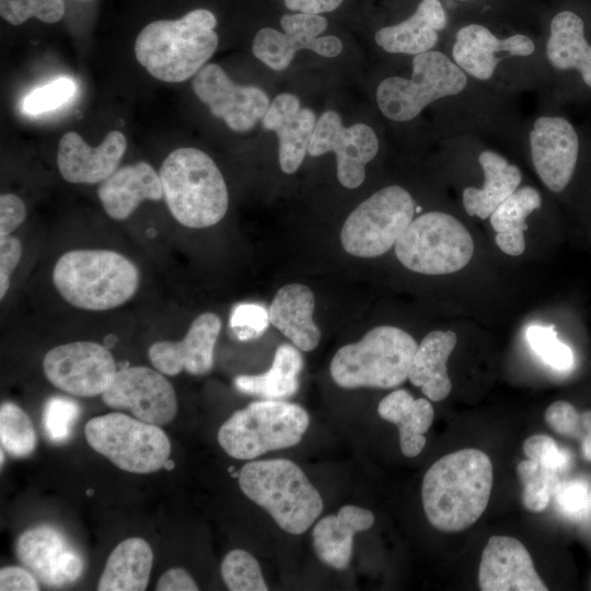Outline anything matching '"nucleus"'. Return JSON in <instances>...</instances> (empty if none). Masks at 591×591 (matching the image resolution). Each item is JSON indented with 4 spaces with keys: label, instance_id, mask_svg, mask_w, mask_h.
<instances>
[{
    "label": "nucleus",
    "instance_id": "nucleus-3",
    "mask_svg": "<svg viewBox=\"0 0 591 591\" xmlns=\"http://www.w3.org/2000/svg\"><path fill=\"white\" fill-rule=\"evenodd\" d=\"M159 174L167 209L184 227L208 228L225 216L229 194L224 178L204 151L175 149L162 162Z\"/></svg>",
    "mask_w": 591,
    "mask_h": 591
},
{
    "label": "nucleus",
    "instance_id": "nucleus-32",
    "mask_svg": "<svg viewBox=\"0 0 591 591\" xmlns=\"http://www.w3.org/2000/svg\"><path fill=\"white\" fill-rule=\"evenodd\" d=\"M153 552L147 541L129 537L109 554L97 583L100 591H142L147 589Z\"/></svg>",
    "mask_w": 591,
    "mask_h": 591
},
{
    "label": "nucleus",
    "instance_id": "nucleus-26",
    "mask_svg": "<svg viewBox=\"0 0 591 591\" xmlns=\"http://www.w3.org/2000/svg\"><path fill=\"white\" fill-rule=\"evenodd\" d=\"M447 22L439 0H421L408 19L380 28L374 40L387 53L416 56L432 50L438 43V32L445 28Z\"/></svg>",
    "mask_w": 591,
    "mask_h": 591
},
{
    "label": "nucleus",
    "instance_id": "nucleus-41",
    "mask_svg": "<svg viewBox=\"0 0 591 591\" xmlns=\"http://www.w3.org/2000/svg\"><path fill=\"white\" fill-rule=\"evenodd\" d=\"M79 413V405L71 398L63 396L48 398L43 413V424L47 437L55 442L68 439Z\"/></svg>",
    "mask_w": 591,
    "mask_h": 591
},
{
    "label": "nucleus",
    "instance_id": "nucleus-25",
    "mask_svg": "<svg viewBox=\"0 0 591 591\" xmlns=\"http://www.w3.org/2000/svg\"><path fill=\"white\" fill-rule=\"evenodd\" d=\"M373 513L364 508L347 505L337 514L322 518L313 528V547L318 559L338 570L348 567L358 532L370 529Z\"/></svg>",
    "mask_w": 591,
    "mask_h": 591
},
{
    "label": "nucleus",
    "instance_id": "nucleus-49",
    "mask_svg": "<svg viewBox=\"0 0 591 591\" xmlns=\"http://www.w3.org/2000/svg\"><path fill=\"white\" fill-rule=\"evenodd\" d=\"M198 586L192 576L179 567L165 571L158 580L155 590L158 591H196Z\"/></svg>",
    "mask_w": 591,
    "mask_h": 591
},
{
    "label": "nucleus",
    "instance_id": "nucleus-18",
    "mask_svg": "<svg viewBox=\"0 0 591 591\" xmlns=\"http://www.w3.org/2000/svg\"><path fill=\"white\" fill-rule=\"evenodd\" d=\"M534 169L544 185L559 193L569 184L578 160L579 139L572 125L559 116H541L529 136Z\"/></svg>",
    "mask_w": 591,
    "mask_h": 591
},
{
    "label": "nucleus",
    "instance_id": "nucleus-30",
    "mask_svg": "<svg viewBox=\"0 0 591 591\" xmlns=\"http://www.w3.org/2000/svg\"><path fill=\"white\" fill-rule=\"evenodd\" d=\"M381 418L397 426L402 453L417 456L426 445L425 433L429 430L434 410L426 398L415 399L406 390H395L379 403Z\"/></svg>",
    "mask_w": 591,
    "mask_h": 591
},
{
    "label": "nucleus",
    "instance_id": "nucleus-40",
    "mask_svg": "<svg viewBox=\"0 0 591 591\" xmlns=\"http://www.w3.org/2000/svg\"><path fill=\"white\" fill-rule=\"evenodd\" d=\"M526 339L533 351L554 369L566 370L572 366V351L557 338L554 326L532 325L526 329Z\"/></svg>",
    "mask_w": 591,
    "mask_h": 591
},
{
    "label": "nucleus",
    "instance_id": "nucleus-14",
    "mask_svg": "<svg viewBox=\"0 0 591 591\" xmlns=\"http://www.w3.org/2000/svg\"><path fill=\"white\" fill-rule=\"evenodd\" d=\"M283 33L271 27L260 28L252 44L254 56L270 69L280 71L289 67L298 50L309 49L326 57H337L343 43L336 36H318L327 27L321 14L294 13L280 18Z\"/></svg>",
    "mask_w": 591,
    "mask_h": 591
},
{
    "label": "nucleus",
    "instance_id": "nucleus-10",
    "mask_svg": "<svg viewBox=\"0 0 591 591\" xmlns=\"http://www.w3.org/2000/svg\"><path fill=\"white\" fill-rule=\"evenodd\" d=\"M90 447L123 471L153 473L165 466L171 443L160 426L123 413L90 419L84 428Z\"/></svg>",
    "mask_w": 591,
    "mask_h": 591
},
{
    "label": "nucleus",
    "instance_id": "nucleus-29",
    "mask_svg": "<svg viewBox=\"0 0 591 591\" xmlns=\"http://www.w3.org/2000/svg\"><path fill=\"white\" fill-rule=\"evenodd\" d=\"M484 173L482 187H466L463 205L468 216L486 219L505 201L522 181L521 171L493 150H484L478 155Z\"/></svg>",
    "mask_w": 591,
    "mask_h": 591
},
{
    "label": "nucleus",
    "instance_id": "nucleus-35",
    "mask_svg": "<svg viewBox=\"0 0 591 591\" xmlns=\"http://www.w3.org/2000/svg\"><path fill=\"white\" fill-rule=\"evenodd\" d=\"M517 473L523 485L524 508L531 512L545 510L560 484L559 473L532 459L521 461Z\"/></svg>",
    "mask_w": 591,
    "mask_h": 591
},
{
    "label": "nucleus",
    "instance_id": "nucleus-8",
    "mask_svg": "<svg viewBox=\"0 0 591 591\" xmlns=\"http://www.w3.org/2000/svg\"><path fill=\"white\" fill-rule=\"evenodd\" d=\"M399 263L424 275H447L463 269L474 253L466 228L453 216L430 211L413 219L394 245Z\"/></svg>",
    "mask_w": 591,
    "mask_h": 591
},
{
    "label": "nucleus",
    "instance_id": "nucleus-42",
    "mask_svg": "<svg viewBox=\"0 0 591 591\" xmlns=\"http://www.w3.org/2000/svg\"><path fill=\"white\" fill-rule=\"evenodd\" d=\"M269 323L268 311L257 303H239L230 315V327L242 341L260 337Z\"/></svg>",
    "mask_w": 591,
    "mask_h": 591
},
{
    "label": "nucleus",
    "instance_id": "nucleus-9",
    "mask_svg": "<svg viewBox=\"0 0 591 591\" xmlns=\"http://www.w3.org/2000/svg\"><path fill=\"white\" fill-rule=\"evenodd\" d=\"M466 73L447 55L429 50L413 58L410 79L398 76L382 80L375 99L381 113L393 121L416 118L432 102L461 93Z\"/></svg>",
    "mask_w": 591,
    "mask_h": 591
},
{
    "label": "nucleus",
    "instance_id": "nucleus-51",
    "mask_svg": "<svg viewBox=\"0 0 591 591\" xmlns=\"http://www.w3.org/2000/svg\"><path fill=\"white\" fill-rule=\"evenodd\" d=\"M583 433L581 438V451L584 459L591 462V410L581 413Z\"/></svg>",
    "mask_w": 591,
    "mask_h": 591
},
{
    "label": "nucleus",
    "instance_id": "nucleus-13",
    "mask_svg": "<svg viewBox=\"0 0 591 591\" xmlns=\"http://www.w3.org/2000/svg\"><path fill=\"white\" fill-rule=\"evenodd\" d=\"M378 150L379 140L370 126L360 123L345 127L338 113L326 111L316 121L308 153L320 157L334 152L339 183L354 189L363 183L366 165Z\"/></svg>",
    "mask_w": 591,
    "mask_h": 591
},
{
    "label": "nucleus",
    "instance_id": "nucleus-15",
    "mask_svg": "<svg viewBox=\"0 0 591 591\" xmlns=\"http://www.w3.org/2000/svg\"><path fill=\"white\" fill-rule=\"evenodd\" d=\"M101 395L107 406L128 410L136 418L157 426L171 422L177 412L172 384L159 370L148 367L120 368Z\"/></svg>",
    "mask_w": 591,
    "mask_h": 591
},
{
    "label": "nucleus",
    "instance_id": "nucleus-31",
    "mask_svg": "<svg viewBox=\"0 0 591 591\" xmlns=\"http://www.w3.org/2000/svg\"><path fill=\"white\" fill-rule=\"evenodd\" d=\"M546 43L549 63L558 70L575 69L591 88V45L584 37L582 19L571 11L557 13Z\"/></svg>",
    "mask_w": 591,
    "mask_h": 591
},
{
    "label": "nucleus",
    "instance_id": "nucleus-5",
    "mask_svg": "<svg viewBox=\"0 0 591 591\" xmlns=\"http://www.w3.org/2000/svg\"><path fill=\"white\" fill-rule=\"evenodd\" d=\"M237 479L243 494L290 534L304 533L323 510L321 495L290 460L250 462L241 468Z\"/></svg>",
    "mask_w": 591,
    "mask_h": 591
},
{
    "label": "nucleus",
    "instance_id": "nucleus-46",
    "mask_svg": "<svg viewBox=\"0 0 591 591\" xmlns=\"http://www.w3.org/2000/svg\"><path fill=\"white\" fill-rule=\"evenodd\" d=\"M22 257L21 242L11 235L0 236V299L10 287V277Z\"/></svg>",
    "mask_w": 591,
    "mask_h": 591
},
{
    "label": "nucleus",
    "instance_id": "nucleus-36",
    "mask_svg": "<svg viewBox=\"0 0 591 591\" xmlns=\"http://www.w3.org/2000/svg\"><path fill=\"white\" fill-rule=\"evenodd\" d=\"M0 441L2 449L15 457L30 455L36 447V432L30 417L11 402L0 407Z\"/></svg>",
    "mask_w": 591,
    "mask_h": 591
},
{
    "label": "nucleus",
    "instance_id": "nucleus-52",
    "mask_svg": "<svg viewBox=\"0 0 591 591\" xmlns=\"http://www.w3.org/2000/svg\"><path fill=\"white\" fill-rule=\"evenodd\" d=\"M460 1H467V0H460Z\"/></svg>",
    "mask_w": 591,
    "mask_h": 591
},
{
    "label": "nucleus",
    "instance_id": "nucleus-43",
    "mask_svg": "<svg viewBox=\"0 0 591 591\" xmlns=\"http://www.w3.org/2000/svg\"><path fill=\"white\" fill-rule=\"evenodd\" d=\"M523 452L528 459L558 472L568 467L570 456L567 451L559 449L557 443L546 434H534L523 443Z\"/></svg>",
    "mask_w": 591,
    "mask_h": 591
},
{
    "label": "nucleus",
    "instance_id": "nucleus-38",
    "mask_svg": "<svg viewBox=\"0 0 591 591\" xmlns=\"http://www.w3.org/2000/svg\"><path fill=\"white\" fill-rule=\"evenodd\" d=\"M77 91L78 85L71 78H56L26 94L21 102V112L34 117L56 111L71 101Z\"/></svg>",
    "mask_w": 591,
    "mask_h": 591
},
{
    "label": "nucleus",
    "instance_id": "nucleus-12",
    "mask_svg": "<svg viewBox=\"0 0 591 591\" xmlns=\"http://www.w3.org/2000/svg\"><path fill=\"white\" fill-rule=\"evenodd\" d=\"M43 369L51 384L80 397L102 394L117 372L108 348L94 341H73L54 347L45 355Z\"/></svg>",
    "mask_w": 591,
    "mask_h": 591
},
{
    "label": "nucleus",
    "instance_id": "nucleus-22",
    "mask_svg": "<svg viewBox=\"0 0 591 591\" xmlns=\"http://www.w3.org/2000/svg\"><path fill=\"white\" fill-rule=\"evenodd\" d=\"M535 45L523 34H514L506 38L496 37L480 24H468L461 27L452 47L453 61L473 78L489 80L501 59L497 55L526 57L534 53Z\"/></svg>",
    "mask_w": 591,
    "mask_h": 591
},
{
    "label": "nucleus",
    "instance_id": "nucleus-28",
    "mask_svg": "<svg viewBox=\"0 0 591 591\" xmlns=\"http://www.w3.org/2000/svg\"><path fill=\"white\" fill-rule=\"evenodd\" d=\"M453 331H433L427 334L414 355L408 379L413 385L433 402L444 399L451 392L447 361L456 345Z\"/></svg>",
    "mask_w": 591,
    "mask_h": 591
},
{
    "label": "nucleus",
    "instance_id": "nucleus-44",
    "mask_svg": "<svg viewBox=\"0 0 591 591\" xmlns=\"http://www.w3.org/2000/svg\"><path fill=\"white\" fill-rule=\"evenodd\" d=\"M544 419L556 433L581 440L583 433L581 414L570 403L557 401L551 404L545 410Z\"/></svg>",
    "mask_w": 591,
    "mask_h": 591
},
{
    "label": "nucleus",
    "instance_id": "nucleus-16",
    "mask_svg": "<svg viewBox=\"0 0 591 591\" xmlns=\"http://www.w3.org/2000/svg\"><path fill=\"white\" fill-rule=\"evenodd\" d=\"M192 86L211 114L235 132L253 129L270 105L268 95L262 89L236 84L217 63L204 66L194 76Z\"/></svg>",
    "mask_w": 591,
    "mask_h": 591
},
{
    "label": "nucleus",
    "instance_id": "nucleus-19",
    "mask_svg": "<svg viewBox=\"0 0 591 591\" xmlns=\"http://www.w3.org/2000/svg\"><path fill=\"white\" fill-rule=\"evenodd\" d=\"M483 591H546L530 553L517 538L493 535L488 540L478 569Z\"/></svg>",
    "mask_w": 591,
    "mask_h": 591
},
{
    "label": "nucleus",
    "instance_id": "nucleus-23",
    "mask_svg": "<svg viewBox=\"0 0 591 591\" xmlns=\"http://www.w3.org/2000/svg\"><path fill=\"white\" fill-rule=\"evenodd\" d=\"M316 121L314 112L301 107L294 94L281 93L270 102L262 125L278 137V159L283 173L292 174L300 167Z\"/></svg>",
    "mask_w": 591,
    "mask_h": 591
},
{
    "label": "nucleus",
    "instance_id": "nucleus-48",
    "mask_svg": "<svg viewBox=\"0 0 591 591\" xmlns=\"http://www.w3.org/2000/svg\"><path fill=\"white\" fill-rule=\"evenodd\" d=\"M1 591H37L39 586L36 577L30 571L16 566H8L0 570Z\"/></svg>",
    "mask_w": 591,
    "mask_h": 591
},
{
    "label": "nucleus",
    "instance_id": "nucleus-4",
    "mask_svg": "<svg viewBox=\"0 0 591 591\" xmlns=\"http://www.w3.org/2000/svg\"><path fill=\"white\" fill-rule=\"evenodd\" d=\"M59 294L72 306L106 311L127 302L139 286L137 266L109 250H72L61 255L53 270Z\"/></svg>",
    "mask_w": 591,
    "mask_h": 591
},
{
    "label": "nucleus",
    "instance_id": "nucleus-45",
    "mask_svg": "<svg viewBox=\"0 0 591 591\" xmlns=\"http://www.w3.org/2000/svg\"><path fill=\"white\" fill-rule=\"evenodd\" d=\"M554 496L558 508L567 517L579 518L588 510L589 491L583 480L560 483Z\"/></svg>",
    "mask_w": 591,
    "mask_h": 591
},
{
    "label": "nucleus",
    "instance_id": "nucleus-7",
    "mask_svg": "<svg viewBox=\"0 0 591 591\" xmlns=\"http://www.w3.org/2000/svg\"><path fill=\"white\" fill-rule=\"evenodd\" d=\"M306 410L278 399L253 402L220 427L217 438L231 457L252 460L298 444L309 427Z\"/></svg>",
    "mask_w": 591,
    "mask_h": 591
},
{
    "label": "nucleus",
    "instance_id": "nucleus-33",
    "mask_svg": "<svg viewBox=\"0 0 591 591\" xmlns=\"http://www.w3.org/2000/svg\"><path fill=\"white\" fill-rule=\"evenodd\" d=\"M300 349L294 345H280L270 369L260 374L239 375L234 386L243 394L265 399H281L293 395L299 389V374L303 368Z\"/></svg>",
    "mask_w": 591,
    "mask_h": 591
},
{
    "label": "nucleus",
    "instance_id": "nucleus-1",
    "mask_svg": "<svg viewBox=\"0 0 591 591\" xmlns=\"http://www.w3.org/2000/svg\"><path fill=\"white\" fill-rule=\"evenodd\" d=\"M493 464L480 450L466 448L436 461L421 486L424 511L442 532H461L487 508L493 487Z\"/></svg>",
    "mask_w": 591,
    "mask_h": 591
},
{
    "label": "nucleus",
    "instance_id": "nucleus-37",
    "mask_svg": "<svg viewBox=\"0 0 591 591\" xmlns=\"http://www.w3.org/2000/svg\"><path fill=\"white\" fill-rule=\"evenodd\" d=\"M221 576L232 591L268 590L258 561L244 549H233L224 556Z\"/></svg>",
    "mask_w": 591,
    "mask_h": 591
},
{
    "label": "nucleus",
    "instance_id": "nucleus-2",
    "mask_svg": "<svg viewBox=\"0 0 591 591\" xmlns=\"http://www.w3.org/2000/svg\"><path fill=\"white\" fill-rule=\"evenodd\" d=\"M217 19L206 9L146 25L135 40L138 62L155 79L178 83L194 77L218 47Z\"/></svg>",
    "mask_w": 591,
    "mask_h": 591
},
{
    "label": "nucleus",
    "instance_id": "nucleus-20",
    "mask_svg": "<svg viewBox=\"0 0 591 591\" xmlns=\"http://www.w3.org/2000/svg\"><path fill=\"white\" fill-rule=\"evenodd\" d=\"M221 329L219 316L211 312L198 315L179 341H157L148 355L153 367L166 375L181 371L193 375L208 373L213 366V352Z\"/></svg>",
    "mask_w": 591,
    "mask_h": 591
},
{
    "label": "nucleus",
    "instance_id": "nucleus-6",
    "mask_svg": "<svg viewBox=\"0 0 591 591\" xmlns=\"http://www.w3.org/2000/svg\"><path fill=\"white\" fill-rule=\"evenodd\" d=\"M418 345L402 328L381 325L356 343L339 348L329 371L343 389H392L408 379Z\"/></svg>",
    "mask_w": 591,
    "mask_h": 591
},
{
    "label": "nucleus",
    "instance_id": "nucleus-47",
    "mask_svg": "<svg viewBox=\"0 0 591 591\" xmlns=\"http://www.w3.org/2000/svg\"><path fill=\"white\" fill-rule=\"evenodd\" d=\"M26 218V208L14 194L0 196V236L10 235Z\"/></svg>",
    "mask_w": 591,
    "mask_h": 591
},
{
    "label": "nucleus",
    "instance_id": "nucleus-27",
    "mask_svg": "<svg viewBox=\"0 0 591 591\" xmlns=\"http://www.w3.org/2000/svg\"><path fill=\"white\" fill-rule=\"evenodd\" d=\"M314 296L301 283L281 287L268 308L269 322L302 351L315 349L321 332L313 321Z\"/></svg>",
    "mask_w": 591,
    "mask_h": 591
},
{
    "label": "nucleus",
    "instance_id": "nucleus-50",
    "mask_svg": "<svg viewBox=\"0 0 591 591\" xmlns=\"http://www.w3.org/2000/svg\"><path fill=\"white\" fill-rule=\"evenodd\" d=\"M344 0H285L287 9L309 14H321L337 9Z\"/></svg>",
    "mask_w": 591,
    "mask_h": 591
},
{
    "label": "nucleus",
    "instance_id": "nucleus-17",
    "mask_svg": "<svg viewBox=\"0 0 591 591\" xmlns=\"http://www.w3.org/2000/svg\"><path fill=\"white\" fill-rule=\"evenodd\" d=\"M21 564L50 587L74 582L83 571V558L56 528L38 525L24 531L15 544Z\"/></svg>",
    "mask_w": 591,
    "mask_h": 591
},
{
    "label": "nucleus",
    "instance_id": "nucleus-21",
    "mask_svg": "<svg viewBox=\"0 0 591 591\" xmlns=\"http://www.w3.org/2000/svg\"><path fill=\"white\" fill-rule=\"evenodd\" d=\"M123 132L113 130L95 148L79 134L66 132L58 143L57 166L62 178L73 184H95L109 177L126 151Z\"/></svg>",
    "mask_w": 591,
    "mask_h": 591
},
{
    "label": "nucleus",
    "instance_id": "nucleus-11",
    "mask_svg": "<svg viewBox=\"0 0 591 591\" xmlns=\"http://www.w3.org/2000/svg\"><path fill=\"white\" fill-rule=\"evenodd\" d=\"M414 213V199L405 188H381L349 213L340 231V243L357 257L383 255L395 245Z\"/></svg>",
    "mask_w": 591,
    "mask_h": 591
},
{
    "label": "nucleus",
    "instance_id": "nucleus-39",
    "mask_svg": "<svg viewBox=\"0 0 591 591\" xmlns=\"http://www.w3.org/2000/svg\"><path fill=\"white\" fill-rule=\"evenodd\" d=\"M65 11L63 0H0V15L12 25L23 24L30 18L57 23Z\"/></svg>",
    "mask_w": 591,
    "mask_h": 591
},
{
    "label": "nucleus",
    "instance_id": "nucleus-24",
    "mask_svg": "<svg viewBox=\"0 0 591 591\" xmlns=\"http://www.w3.org/2000/svg\"><path fill=\"white\" fill-rule=\"evenodd\" d=\"M97 195L107 216L120 221L143 200H161L163 189L160 174L148 162L141 161L117 169L101 182Z\"/></svg>",
    "mask_w": 591,
    "mask_h": 591
},
{
    "label": "nucleus",
    "instance_id": "nucleus-34",
    "mask_svg": "<svg viewBox=\"0 0 591 591\" xmlns=\"http://www.w3.org/2000/svg\"><path fill=\"white\" fill-rule=\"evenodd\" d=\"M542 205L538 190L532 186L514 190L490 215V223L496 232L497 246L506 254L519 256L525 250L524 231L526 218Z\"/></svg>",
    "mask_w": 591,
    "mask_h": 591
}]
</instances>
